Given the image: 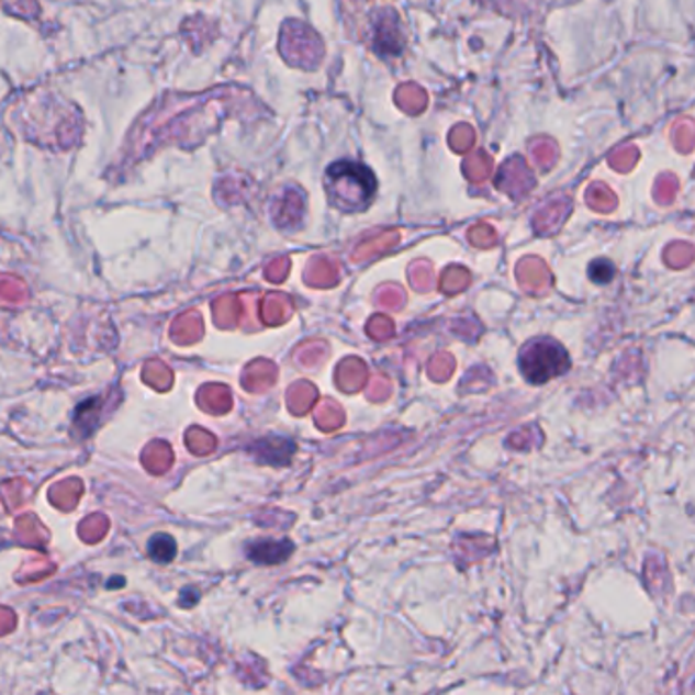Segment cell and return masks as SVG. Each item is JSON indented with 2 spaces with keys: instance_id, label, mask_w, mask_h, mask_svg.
Here are the masks:
<instances>
[{
  "instance_id": "obj_7",
  "label": "cell",
  "mask_w": 695,
  "mask_h": 695,
  "mask_svg": "<svg viewBox=\"0 0 695 695\" xmlns=\"http://www.w3.org/2000/svg\"><path fill=\"white\" fill-rule=\"evenodd\" d=\"M198 601H200V592L193 590V587H186V590L181 592V596H179V606L191 608V606L198 604Z\"/></svg>"
},
{
  "instance_id": "obj_2",
  "label": "cell",
  "mask_w": 695,
  "mask_h": 695,
  "mask_svg": "<svg viewBox=\"0 0 695 695\" xmlns=\"http://www.w3.org/2000/svg\"><path fill=\"white\" fill-rule=\"evenodd\" d=\"M572 367L568 350L553 338H533L520 348L518 370L531 384H546Z\"/></svg>"
},
{
  "instance_id": "obj_4",
  "label": "cell",
  "mask_w": 695,
  "mask_h": 695,
  "mask_svg": "<svg viewBox=\"0 0 695 695\" xmlns=\"http://www.w3.org/2000/svg\"><path fill=\"white\" fill-rule=\"evenodd\" d=\"M147 551H149V558L153 559V561H157V563H169V561H173L176 556H178V543H176V539H173L171 535L157 533V535L150 537Z\"/></svg>"
},
{
  "instance_id": "obj_3",
  "label": "cell",
  "mask_w": 695,
  "mask_h": 695,
  "mask_svg": "<svg viewBox=\"0 0 695 695\" xmlns=\"http://www.w3.org/2000/svg\"><path fill=\"white\" fill-rule=\"evenodd\" d=\"M293 543L289 539H281V541H274V539H259V541H253L246 546V558L260 565H277V563H283L285 559L291 558L293 553Z\"/></svg>"
},
{
  "instance_id": "obj_1",
  "label": "cell",
  "mask_w": 695,
  "mask_h": 695,
  "mask_svg": "<svg viewBox=\"0 0 695 695\" xmlns=\"http://www.w3.org/2000/svg\"><path fill=\"white\" fill-rule=\"evenodd\" d=\"M326 191L329 202L341 212H360L372 202L377 179L367 165L338 161L327 167Z\"/></svg>"
},
{
  "instance_id": "obj_5",
  "label": "cell",
  "mask_w": 695,
  "mask_h": 695,
  "mask_svg": "<svg viewBox=\"0 0 695 695\" xmlns=\"http://www.w3.org/2000/svg\"><path fill=\"white\" fill-rule=\"evenodd\" d=\"M277 450H295L291 441L281 439V437H269L265 441H260L255 446V453L262 463H274V451Z\"/></svg>"
},
{
  "instance_id": "obj_6",
  "label": "cell",
  "mask_w": 695,
  "mask_h": 695,
  "mask_svg": "<svg viewBox=\"0 0 695 695\" xmlns=\"http://www.w3.org/2000/svg\"><path fill=\"white\" fill-rule=\"evenodd\" d=\"M614 273H616V271H614V265L610 260L598 259L590 265V279H592L594 283H598V285L610 283L614 279Z\"/></svg>"
}]
</instances>
